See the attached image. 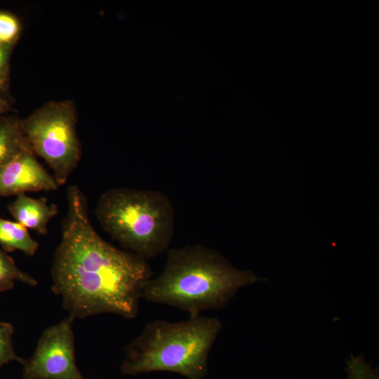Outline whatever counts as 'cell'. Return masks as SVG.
Segmentation results:
<instances>
[{"instance_id":"obj_1","label":"cell","mask_w":379,"mask_h":379,"mask_svg":"<svg viewBox=\"0 0 379 379\" xmlns=\"http://www.w3.org/2000/svg\"><path fill=\"white\" fill-rule=\"evenodd\" d=\"M67 212L54 254L52 291L74 318L100 314L135 317L152 270L147 260L105 241L89 219L87 199L76 185L67 191Z\"/></svg>"},{"instance_id":"obj_3","label":"cell","mask_w":379,"mask_h":379,"mask_svg":"<svg viewBox=\"0 0 379 379\" xmlns=\"http://www.w3.org/2000/svg\"><path fill=\"white\" fill-rule=\"evenodd\" d=\"M222 322L200 314L179 322L154 320L124 348L123 373L135 375L152 371L180 373L201 379L208 373V357Z\"/></svg>"},{"instance_id":"obj_4","label":"cell","mask_w":379,"mask_h":379,"mask_svg":"<svg viewBox=\"0 0 379 379\" xmlns=\"http://www.w3.org/2000/svg\"><path fill=\"white\" fill-rule=\"evenodd\" d=\"M95 213L122 248L146 260L165 251L173 236V204L157 190L109 189L100 196Z\"/></svg>"},{"instance_id":"obj_14","label":"cell","mask_w":379,"mask_h":379,"mask_svg":"<svg viewBox=\"0 0 379 379\" xmlns=\"http://www.w3.org/2000/svg\"><path fill=\"white\" fill-rule=\"evenodd\" d=\"M11 49L0 44V89L5 91L9 81V58Z\"/></svg>"},{"instance_id":"obj_13","label":"cell","mask_w":379,"mask_h":379,"mask_svg":"<svg viewBox=\"0 0 379 379\" xmlns=\"http://www.w3.org/2000/svg\"><path fill=\"white\" fill-rule=\"evenodd\" d=\"M13 333L14 328L11 324L0 321V368L11 361L21 363L22 361L13 347Z\"/></svg>"},{"instance_id":"obj_2","label":"cell","mask_w":379,"mask_h":379,"mask_svg":"<svg viewBox=\"0 0 379 379\" xmlns=\"http://www.w3.org/2000/svg\"><path fill=\"white\" fill-rule=\"evenodd\" d=\"M263 280L235 268L214 249L187 245L168 251L162 271L147 281L142 298L195 316L225 307L240 288Z\"/></svg>"},{"instance_id":"obj_10","label":"cell","mask_w":379,"mask_h":379,"mask_svg":"<svg viewBox=\"0 0 379 379\" xmlns=\"http://www.w3.org/2000/svg\"><path fill=\"white\" fill-rule=\"evenodd\" d=\"M0 246L6 253L20 251L27 255H34L39 246L27 228L15 221L3 218L1 215Z\"/></svg>"},{"instance_id":"obj_9","label":"cell","mask_w":379,"mask_h":379,"mask_svg":"<svg viewBox=\"0 0 379 379\" xmlns=\"http://www.w3.org/2000/svg\"><path fill=\"white\" fill-rule=\"evenodd\" d=\"M31 149L22 129V120L0 117V168L25 150Z\"/></svg>"},{"instance_id":"obj_7","label":"cell","mask_w":379,"mask_h":379,"mask_svg":"<svg viewBox=\"0 0 379 379\" xmlns=\"http://www.w3.org/2000/svg\"><path fill=\"white\" fill-rule=\"evenodd\" d=\"M55 178L25 150L0 168V197L58 188Z\"/></svg>"},{"instance_id":"obj_5","label":"cell","mask_w":379,"mask_h":379,"mask_svg":"<svg viewBox=\"0 0 379 379\" xmlns=\"http://www.w3.org/2000/svg\"><path fill=\"white\" fill-rule=\"evenodd\" d=\"M77 120L69 100L49 102L22 120L31 150L48 164L59 186L67 182L81 157Z\"/></svg>"},{"instance_id":"obj_12","label":"cell","mask_w":379,"mask_h":379,"mask_svg":"<svg viewBox=\"0 0 379 379\" xmlns=\"http://www.w3.org/2000/svg\"><path fill=\"white\" fill-rule=\"evenodd\" d=\"M21 32L19 20L12 13L0 11V44L11 49Z\"/></svg>"},{"instance_id":"obj_6","label":"cell","mask_w":379,"mask_h":379,"mask_svg":"<svg viewBox=\"0 0 379 379\" xmlns=\"http://www.w3.org/2000/svg\"><path fill=\"white\" fill-rule=\"evenodd\" d=\"M74 319L69 314L43 331L32 356L20 363L23 379H86L75 362Z\"/></svg>"},{"instance_id":"obj_11","label":"cell","mask_w":379,"mask_h":379,"mask_svg":"<svg viewBox=\"0 0 379 379\" xmlns=\"http://www.w3.org/2000/svg\"><path fill=\"white\" fill-rule=\"evenodd\" d=\"M36 286L37 280L18 267L8 253L0 249V293L12 289L15 281Z\"/></svg>"},{"instance_id":"obj_15","label":"cell","mask_w":379,"mask_h":379,"mask_svg":"<svg viewBox=\"0 0 379 379\" xmlns=\"http://www.w3.org/2000/svg\"><path fill=\"white\" fill-rule=\"evenodd\" d=\"M3 93L4 91L0 89V115L6 112L9 108V103Z\"/></svg>"},{"instance_id":"obj_8","label":"cell","mask_w":379,"mask_h":379,"mask_svg":"<svg viewBox=\"0 0 379 379\" xmlns=\"http://www.w3.org/2000/svg\"><path fill=\"white\" fill-rule=\"evenodd\" d=\"M7 208L15 222L41 235L47 234L50 220L58 213L57 205L48 204L47 199L32 198L26 194L17 195Z\"/></svg>"}]
</instances>
